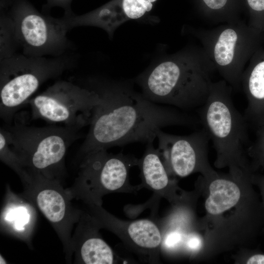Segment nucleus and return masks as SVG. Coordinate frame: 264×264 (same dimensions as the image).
<instances>
[{"instance_id":"nucleus-17","label":"nucleus","mask_w":264,"mask_h":264,"mask_svg":"<svg viewBox=\"0 0 264 264\" xmlns=\"http://www.w3.org/2000/svg\"><path fill=\"white\" fill-rule=\"evenodd\" d=\"M209 191L205 207L209 213L215 215L235 206L241 196L238 186L234 182L225 179L213 180L210 184Z\"/></svg>"},{"instance_id":"nucleus-3","label":"nucleus","mask_w":264,"mask_h":264,"mask_svg":"<svg viewBox=\"0 0 264 264\" xmlns=\"http://www.w3.org/2000/svg\"><path fill=\"white\" fill-rule=\"evenodd\" d=\"M77 57H32L14 55L0 60V116L10 123L18 110L45 81L56 78L76 65Z\"/></svg>"},{"instance_id":"nucleus-13","label":"nucleus","mask_w":264,"mask_h":264,"mask_svg":"<svg viewBox=\"0 0 264 264\" xmlns=\"http://www.w3.org/2000/svg\"><path fill=\"white\" fill-rule=\"evenodd\" d=\"M36 209L22 194L17 195L7 187L0 215L1 228L30 245L37 221Z\"/></svg>"},{"instance_id":"nucleus-4","label":"nucleus","mask_w":264,"mask_h":264,"mask_svg":"<svg viewBox=\"0 0 264 264\" xmlns=\"http://www.w3.org/2000/svg\"><path fill=\"white\" fill-rule=\"evenodd\" d=\"M80 130L67 127L28 126L15 122L5 130L8 143L27 171L61 180L67 149Z\"/></svg>"},{"instance_id":"nucleus-8","label":"nucleus","mask_w":264,"mask_h":264,"mask_svg":"<svg viewBox=\"0 0 264 264\" xmlns=\"http://www.w3.org/2000/svg\"><path fill=\"white\" fill-rule=\"evenodd\" d=\"M98 94L85 84L58 81L26 104L33 119H43L80 130L89 125L92 111L98 103Z\"/></svg>"},{"instance_id":"nucleus-26","label":"nucleus","mask_w":264,"mask_h":264,"mask_svg":"<svg viewBox=\"0 0 264 264\" xmlns=\"http://www.w3.org/2000/svg\"><path fill=\"white\" fill-rule=\"evenodd\" d=\"M186 245L192 250H198L201 247V241L198 236L192 235L188 238Z\"/></svg>"},{"instance_id":"nucleus-24","label":"nucleus","mask_w":264,"mask_h":264,"mask_svg":"<svg viewBox=\"0 0 264 264\" xmlns=\"http://www.w3.org/2000/svg\"><path fill=\"white\" fill-rule=\"evenodd\" d=\"M72 0H46V2L43 6L44 13L49 14L52 8L60 7L65 10V13H70L73 11L71 8Z\"/></svg>"},{"instance_id":"nucleus-22","label":"nucleus","mask_w":264,"mask_h":264,"mask_svg":"<svg viewBox=\"0 0 264 264\" xmlns=\"http://www.w3.org/2000/svg\"><path fill=\"white\" fill-rule=\"evenodd\" d=\"M248 16V24L261 33H264V0H244Z\"/></svg>"},{"instance_id":"nucleus-21","label":"nucleus","mask_w":264,"mask_h":264,"mask_svg":"<svg viewBox=\"0 0 264 264\" xmlns=\"http://www.w3.org/2000/svg\"><path fill=\"white\" fill-rule=\"evenodd\" d=\"M0 158L17 174L22 182L28 179L29 173L20 158L10 147L3 128L0 130Z\"/></svg>"},{"instance_id":"nucleus-10","label":"nucleus","mask_w":264,"mask_h":264,"mask_svg":"<svg viewBox=\"0 0 264 264\" xmlns=\"http://www.w3.org/2000/svg\"><path fill=\"white\" fill-rule=\"evenodd\" d=\"M82 156L77 176L72 186L66 190L72 199L98 204L103 194L124 185L129 166L134 162L121 154H109L107 150L95 151Z\"/></svg>"},{"instance_id":"nucleus-11","label":"nucleus","mask_w":264,"mask_h":264,"mask_svg":"<svg viewBox=\"0 0 264 264\" xmlns=\"http://www.w3.org/2000/svg\"><path fill=\"white\" fill-rule=\"evenodd\" d=\"M158 151L168 159L174 172L185 177L193 172L206 153L210 139L204 128L187 135L156 132Z\"/></svg>"},{"instance_id":"nucleus-7","label":"nucleus","mask_w":264,"mask_h":264,"mask_svg":"<svg viewBox=\"0 0 264 264\" xmlns=\"http://www.w3.org/2000/svg\"><path fill=\"white\" fill-rule=\"evenodd\" d=\"M0 11L12 20L17 44L24 55L57 57L73 49L60 19L40 13L28 0H12Z\"/></svg>"},{"instance_id":"nucleus-28","label":"nucleus","mask_w":264,"mask_h":264,"mask_svg":"<svg viewBox=\"0 0 264 264\" xmlns=\"http://www.w3.org/2000/svg\"><path fill=\"white\" fill-rule=\"evenodd\" d=\"M12 0H0V10H3L8 8L11 4Z\"/></svg>"},{"instance_id":"nucleus-23","label":"nucleus","mask_w":264,"mask_h":264,"mask_svg":"<svg viewBox=\"0 0 264 264\" xmlns=\"http://www.w3.org/2000/svg\"><path fill=\"white\" fill-rule=\"evenodd\" d=\"M248 151L254 157L257 165L264 166V124L256 130V139Z\"/></svg>"},{"instance_id":"nucleus-25","label":"nucleus","mask_w":264,"mask_h":264,"mask_svg":"<svg viewBox=\"0 0 264 264\" xmlns=\"http://www.w3.org/2000/svg\"><path fill=\"white\" fill-rule=\"evenodd\" d=\"M182 240L181 234L177 231H173L170 233L166 236L164 244L168 248H173L177 246Z\"/></svg>"},{"instance_id":"nucleus-12","label":"nucleus","mask_w":264,"mask_h":264,"mask_svg":"<svg viewBox=\"0 0 264 264\" xmlns=\"http://www.w3.org/2000/svg\"><path fill=\"white\" fill-rule=\"evenodd\" d=\"M247 65L241 79V88L247 100L243 116L249 128L257 130L264 124V42Z\"/></svg>"},{"instance_id":"nucleus-27","label":"nucleus","mask_w":264,"mask_h":264,"mask_svg":"<svg viewBox=\"0 0 264 264\" xmlns=\"http://www.w3.org/2000/svg\"><path fill=\"white\" fill-rule=\"evenodd\" d=\"M247 264H264V254H256L251 256L246 262Z\"/></svg>"},{"instance_id":"nucleus-1","label":"nucleus","mask_w":264,"mask_h":264,"mask_svg":"<svg viewBox=\"0 0 264 264\" xmlns=\"http://www.w3.org/2000/svg\"><path fill=\"white\" fill-rule=\"evenodd\" d=\"M85 85L98 95L80 154L133 142H153L161 128L196 127L198 118L176 108L159 106L136 92L127 82L92 77Z\"/></svg>"},{"instance_id":"nucleus-2","label":"nucleus","mask_w":264,"mask_h":264,"mask_svg":"<svg viewBox=\"0 0 264 264\" xmlns=\"http://www.w3.org/2000/svg\"><path fill=\"white\" fill-rule=\"evenodd\" d=\"M216 70L203 48L192 45L161 59L136 82L148 100L186 111L206 102Z\"/></svg>"},{"instance_id":"nucleus-19","label":"nucleus","mask_w":264,"mask_h":264,"mask_svg":"<svg viewBox=\"0 0 264 264\" xmlns=\"http://www.w3.org/2000/svg\"><path fill=\"white\" fill-rule=\"evenodd\" d=\"M128 232L135 244L144 248H155L161 241L159 229L154 222L147 220H140L131 223Z\"/></svg>"},{"instance_id":"nucleus-20","label":"nucleus","mask_w":264,"mask_h":264,"mask_svg":"<svg viewBox=\"0 0 264 264\" xmlns=\"http://www.w3.org/2000/svg\"><path fill=\"white\" fill-rule=\"evenodd\" d=\"M17 44L13 23L4 12L0 14V60L17 53Z\"/></svg>"},{"instance_id":"nucleus-6","label":"nucleus","mask_w":264,"mask_h":264,"mask_svg":"<svg viewBox=\"0 0 264 264\" xmlns=\"http://www.w3.org/2000/svg\"><path fill=\"white\" fill-rule=\"evenodd\" d=\"M233 90L224 79L213 82L206 102L197 109L200 125L221 157H239L251 144L249 127L233 104Z\"/></svg>"},{"instance_id":"nucleus-9","label":"nucleus","mask_w":264,"mask_h":264,"mask_svg":"<svg viewBox=\"0 0 264 264\" xmlns=\"http://www.w3.org/2000/svg\"><path fill=\"white\" fill-rule=\"evenodd\" d=\"M28 179L22 183V194L39 210L52 225L63 245L67 262L73 255L72 231L82 211L74 207L72 200L61 180L27 171Z\"/></svg>"},{"instance_id":"nucleus-16","label":"nucleus","mask_w":264,"mask_h":264,"mask_svg":"<svg viewBox=\"0 0 264 264\" xmlns=\"http://www.w3.org/2000/svg\"><path fill=\"white\" fill-rule=\"evenodd\" d=\"M157 0H112L102 6L110 22L115 28L124 22L138 19L150 11Z\"/></svg>"},{"instance_id":"nucleus-15","label":"nucleus","mask_w":264,"mask_h":264,"mask_svg":"<svg viewBox=\"0 0 264 264\" xmlns=\"http://www.w3.org/2000/svg\"><path fill=\"white\" fill-rule=\"evenodd\" d=\"M199 13L215 22L230 23L240 21L245 10L244 0H195Z\"/></svg>"},{"instance_id":"nucleus-5","label":"nucleus","mask_w":264,"mask_h":264,"mask_svg":"<svg viewBox=\"0 0 264 264\" xmlns=\"http://www.w3.org/2000/svg\"><path fill=\"white\" fill-rule=\"evenodd\" d=\"M192 31L223 79L233 90H240L246 65L264 42V33L241 20Z\"/></svg>"},{"instance_id":"nucleus-14","label":"nucleus","mask_w":264,"mask_h":264,"mask_svg":"<svg viewBox=\"0 0 264 264\" xmlns=\"http://www.w3.org/2000/svg\"><path fill=\"white\" fill-rule=\"evenodd\" d=\"M82 212L72 235L73 255L75 264H111L113 263L112 251L109 245L96 234L90 232L87 220Z\"/></svg>"},{"instance_id":"nucleus-18","label":"nucleus","mask_w":264,"mask_h":264,"mask_svg":"<svg viewBox=\"0 0 264 264\" xmlns=\"http://www.w3.org/2000/svg\"><path fill=\"white\" fill-rule=\"evenodd\" d=\"M140 163L143 178L150 187L160 190L167 186L168 174L158 149L154 147L153 142L147 144L145 154Z\"/></svg>"}]
</instances>
